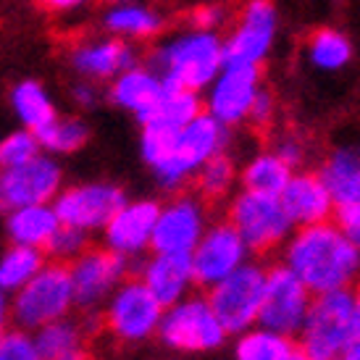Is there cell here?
<instances>
[{
	"label": "cell",
	"instance_id": "1",
	"mask_svg": "<svg viewBox=\"0 0 360 360\" xmlns=\"http://www.w3.org/2000/svg\"><path fill=\"white\" fill-rule=\"evenodd\" d=\"M279 260L313 295L355 290L360 284V248L331 221L295 226L281 245Z\"/></svg>",
	"mask_w": 360,
	"mask_h": 360
},
{
	"label": "cell",
	"instance_id": "2",
	"mask_svg": "<svg viewBox=\"0 0 360 360\" xmlns=\"http://www.w3.org/2000/svg\"><path fill=\"white\" fill-rule=\"evenodd\" d=\"M221 45L224 40L219 32L192 30L153 51L150 69L158 71L160 79L174 87H184L192 92L208 90V84L216 79V74L224 66Z\"/></svg>",
	"mask_w": 360,
	"mask_h": 360
},
{
	"label": "cell",
	"instance_id": "3",
	"mask_svg": "<svg viewBox=\"0 0 360 360\" xmlns=\"http://www.w3.org/2000/svg\"><path fill=\"white\" fill-rule=\"evenodd\" d=\"M231 142H234V129L213 119L208 110H202L176 131L174 150L160 166L153 169V174L163 190L176 192L195 179V174L205 160L229 150Z\"/></svg>",
	"mask_w": 360,
	"mask_h": 360
},
{
	"label": "cell",
	"instance_id": "4",
	"mask_svg": "<svg viewBox=\"0 0 360 360\" xmlns=\"http://www.w3.org/2000/svg\"><path fill=\"white\" fill-rule=\"evenodd\" d=\"M355 290H334L313 295L295 345L310 360H340L352 342Z\"/></svg>",
	"mask_w": 360,
	"mask_h": 360
},
{
	"label": "cell",
	"instance_id": "5",
	"mask_svg": "<svg viewBox=\"0 0 360 360\" xmlns=\"http://www.w3.org/2000/svg\"><path fill=\"white\" fill-rule=\"evenodd\" d=\"M155 334L163 347L181 355H213L229 342V334L210 308L205 292H190L174 305L163 308Z\"/></svg>",
	"mask_w": 360,
	"mask_h": 360
},
{
	"label": "cell",
	"instance_id": "6",
	"mask_svg": "<svg viewBox=\"0 0 360 360\" xmlns=\"http://www.w3.org/2000/svg\"><path fill=\"white\" fill-rule=\"evenodd\" d=\"M226 221L250 248L252 258L279 252L281 245L295 229L279 195L242 190V187L240 192L231 195L229 205H226Z\"/></svg>",
	"mask_w": 360,
	"mask_h": 360
},
{
	"label": "cell",
	"instance_id": "7",
	"mask_svg": "<svg viewBox=\"0 0 360 360\" xmlns=\"http://www.w3.org/2000/svg\"><path fill=\"white\" fill-rule=\"evenodd\" d=\"M266 269H269L266 263L250 258L234 274H229L226 279L205 292L210 308L219 316L221 326L226 329L229 337L258 323L263 290H266Z\"/></svg>",
	"mask_w": 360,
	"mask_h": 360
},
{
	"label": "cell",
	"instance_id": "8",
	"mask_svg": "<svg viewBox=\"0 0 360 360\" xmlns=\"http://www.w3.org/2000/svg\"><path fill=\"white\" fill-rule=\"evenodd\" d=\"M279 34V11L274 0H245L234 27L226 37H221L224 45V66H263L271 48Z\"/></svg>",
	"mask_w": 360,
	"mask_h": 360
},
{
	"label": "cell",
	"instance_id": "9",
	"mask_svg": "<svg viewBox=\"0 0 360 360\" xmlns=\"http://www.w3.org/2000/svg\"><path fill=\"white\" fill-rule=\"evenodd\" d=\"M74 302V284H71V271L63 263H53L40 269L16 297L13 316L16 323L27 329H40L51 321H58L66 316V310Z\"/></svg>",
	"mask_w": 360,
	"mask_h": 360
},
{
	"label": "cell",
	"instance_id": "10",
	"mask_svg": "<svg viewBox=\"0 0 360 360\" xmlns=\"http://www.w3.org/2000/svg\"><path fill=\"white\" fill-rule=\"evenodd\" d=\"M310 300H313V292L281 260L271 263L266 269V290H263L258 323L295 340L305 321Z\"/></svg>",
	"mask_w": 360,
	"mask_h": 360
},
{
	"label": "cell",
	"instance_id": "11",
	"mask_svg": "<svg viewBox=\"0 0 360 360\" xmlns=\"http://www.w3.org/2000/svg\"><path fill=\"white\" fill-rule=\"evenodd\" d=\"M250 258V248L245 245V240L237 234V229L229 221H213L190 252L195 287L208 292L210 287H216L219 281H224Z\"/></svg>",
	"mask_w": 360,
	"mask_h": 360
},
{
	"label": "cell",
	"instance_id": "12",
	"mask_svg": "<svg viewBox=\"0 0 360 360\" xmlns=\"http://www.w3.org/2000/svg\"><path fill=\"white\" fill-rule=\"evenodd\" d=\"M210 224V208L198 192H179L166 205H160L155 226H153V252H184L200 242L202 231Z\"/></svg>",
	"mask_w": 360,
	"mask_h": 360
},
{
	"label": "cell",
	"instance_id": "13",
	"mask_svg": "<svg viewBox=\"0 0 360 360\" xmlns=\"http://www.w3.org/2000/svg\"><path fill=\"white\" fill-rule=\"evenodd\" d=\"M163 305L142 279H127L113 292L105 313V326L121 342H145L158 331Z\"/></svg>",
	"mask_w": 360,
	"mask_h": 360
},
{
	"label": "cell",
	"instance_id": "14",
	"mask_svg": "<svg viewBox=\"0 0 360 360\" xmlns=\"http://www.w3.org/2000/svg\"><path fill=\"white\" fill-rule=\"evenodd\" d=\"M260 87H263V66H248V63L221 66L216 79L208 84V98L202 105L213 119L237 129L248 121L250 105Z\"/></svg>",
	"mask_w": 360,
	"mask_h": 360
},
{
	"label": "cell",
	"instance_id": "15",
	"mask_svg": "<svg viewBox=\"0 0 360 360\" xmlns=\"http://www.w3.org/2000/svg\"><path fill=\"white\" fill-rule=\"evenodd\" d=\"M124 202H127V195L116 184H87V187H74L63 192L53 210L60 224L87 231L105 226Z\"/></svg>",
	"mask_w": 360,
	"mask_h": 360
},
{
	"label": "cell",
	"instance_id": "16",
	"mask_svg": "<svg viewBox=\"0 0 360 360\" xmlns=\"http://www.w3.org/2000/svg\"><path fill=\"white\" fill-rule=\"evenodd\" d=\"M69 271L74 300L79 305H95L105 300V295H110L121 284L127 274V258L110 248H92L82 250Z\"/></svg>",
	"mask_w": 360,
	"mask_h": 360
},
{
	"label": "cell",
	"instance_id": "17",
	"mask_svg": "<svg viewBox=\"0 0 360 360\" xmlns=\"http://www.w3.org/2000/svg\"><path fill=\"white\" fill-rule=\"evenodd\" d=\"M60 187V169L48 158H34L11 166L0 174V195L6 208H24L48 202Z\"/></svg>",
	"mask_w": 360,
	"mask_h": 360
},
{
	"label": "cell",
	"instance_id": "18",
	"mask_svg": "<svg viewBox=\"0 0 360 360\" xmlns=\"http://www.w3.org/2000/svg\"><path fill=\"white\" fill-rule=\"evenodd\" d=\"M158 200L124 202L105 224V245L113 252L124 255L127 260L150 250V237L155 219H158Z\"/></svg>",
	"mask_w": 360,
	"mask_h": 360
},
{
	"label": "cell",
	"instance_id": "19",
	"mask_svg": "<svg viewBox=\"0 0 360 360\" xmlns=\"http://www.w3.org/2000/svg\"><path fill=\"white\" fill-rule=\"evenodd\" d=\"M279 200L295 226H310L334 219V200L326 184L321 181L319 171H292L284 190L279 192Z\"/></svg>",
	"mask_w": 360,
	"mask_h": 360
},
{
	"label": "cell",
	"instance_id": "20",
	"mask_svg": "<svg viewBox=\"0 0 360 360\" xmlns=\"http://www.w3.org/2000/svg\"><path fill=\"white\" fill-rule=\"evenodd\" d=\"M140 279L158 297L163 308L174 305L195 290L190 255H184V252H153L150 258L142 263Z\"/></svg>",
	"mask_w": 360,
	"mask_h": 360
},
{
	"label": "cell",
	"instance_id": "21",
	"mask_svg": "<svg viewBox=\"0 0 360 360\" xmlns=\"http://www.w3.org/2000/svg\"><path fill=\"white\" fill-rule=\"evenodd\" d=\"M319 176L326 184L334 208L360 202V145H340L321 160Z\"/></svg>",
	"mask_w": 360,
	"mask_h": 360
},
{
	"label": "cell",
	"instance_id": "22",
	"mask_svg": "<svg viewBox=\"0 0 360 360\" xmlns=\"http://www.w3.org/2000/svg\"><path fill=\"white\" fill-rule=\"evenodd\" d=\"M205 105L200 101V92L184 90V87H174L166 82V87L160 92V98L153 105L137 113L142 127L155 124V127H171V129H181L184 124H190L198 113H202Z\"/></svg>",
	"mask_w": 360,
	"mask_h": 360
},
{
	"label": "cell",
	"instance_id": "23",
	"mask_svg": "<svg viewBox=\"0 0 360 360\" xmlns=\"http://www.w3.org/2000/svg\"><path fill=\"white\" fill-rule=\"evenodd\" d=\"M137 63V53L124 40H103L95 45H82L74 53V66L95 79H108Z\"/></svg>",
	"mask_w": 360,
	"mask_h": 360
},
{
	"label": "cell",
	"instance_id": "24",
	"mask_svg": "<svg viewBox=\"0 0 360 360\" xmlns=\"http://www.w3.org/2000/svg\"><path fill=\"white\" fill-rule=\"evenodd\" d=\"M166 87V82L160 79L158 71H153L150 66H131V69L121 71L113 87H110V98L116 105L127 110H134V113H142V110L153 105V103L160 98V92Z\"/></svg>",
	"mask_w": 360,
	"mask_h": 360
},
{
	"label": "cell",
	"instance_id": "25",
	"mask_svg": "<svg viewBox=\"0 0 360 360\" xmlns=\"http://www.w3.org/2000/svg\"><path fill=\"white\" fill-rule=\"evenodd\" d=\"M231 340V360H284L297 345L292 337L276 334L266 326H250L229 337Z\"/></svg>",
	"mask_w": 360,
	"mask_h": 360
},
{
	"label": "cell",
	"instance_id": "26",
	"mask_svg": "<svg viewBox=\"0 0 360 360\" xmlns=\"http://www.w3.org/2000/svg\"><path fill=\"white\" fill-rule=\"evenodd\" d=\"M352 53H355L352 40L342 30H334V27L316 30L308 37V45H305L308 63L316 71H323V74L342 71L352 60Z\"/></svg>",
	"mask_w": 360,
	"mask_h": 360
},
{
	"label": "cell",
	"instance_id": "27",
	"mask_svg": "<svg viewBox=\"0 0 360 360\" xmlns=\"http://www.w3.org/2000/svg\"><path fill=\"white\" fill-rule=\"evenodd\" d=\"M292 176V169L274 150H260L240 169L237 184L242 190L266 192V195H279L284 190L287 179Z\"/></svg>",
	"mask_w": 360,
	"mask_h": 360
},
{
	"label": "cell",
	"instance_id": "28",
	"mask_svg": "<svg viewBox=\"0 0 360 360\" xmlns=\"http://www.w3.org/2000/svg\"><path fill=\"white\" fill-rule=\"evenodd\" d=\"M58 216L45 202L40 205H24L16 208L13 216L8 219V234L13 237L16 245H27V248H45L53 231L58 229Z\"/></svg>",
	"mask_w": 360,
	"mask_h": 360
},
{
	"label": "cell",
	"instance_id": "29",
	"mask_svg": "<svg viewBox=\"0 0 360 360\" xmlns=\"http://www.w3.org/2000/svg\"><path fill=\"white\" fill-rule=\"evenodd\" d=\"M237 176H240V166L229 150L213 155L200 166V171L195 174V187L205 202H219L226 200L234 187H237Z\"/></svg>",
	"mask_w": 360,
	"mask_h": 360
},
{
	"label": "cell",
	"instance_id": "30",
	"mask_svg": "<svg viewBox=\"0 0 360 360\" xmlns=\"http://www.w3.org/2000/svg\"><path fill=\"white\" fill-rule=\"evenodd\" d=\"M105 27L116 34L134 37V40H150L163 30V19L155 11L142 6H119L105 16Z\"/></svg>",
	"mask_w": 360,
	"mask_h": 360
},
{
	"label": "cell",
	"instance_id": "31",
	"mask_svg": "<svg viewBox=\"0 0 360 360\" xmlns=\"http://www.w3.org/2000/svg\"><path fill=\"white\" fill-rule=\"evenodd\" d=\"M42 269V252L37 248L16 245L0 258V292L19 290Z\"/></svg>",
	"mask_w": 360,
	"mask_h": 360
},
{
	"label": "cell",
	"instance_id": "32",
	"mask_svg": "<svg viewBox=\"0 0 360 360\" xmlns=\"http://www.w3.org/2000/svg\"><path fill=\"white\" fill-rule=\"evenodd\" d=\"M13 105H16V113L21 116V121L32 131H37L40 127L51 124L56 119L51 98L45 95V90L37 82H21L19 87L13 90Z\"/></svg>",
	"mask_w": 360,
	"mask_h": 360
},
{
	"label": "cell",
	"instance_id": "33",
	"mask_svg": "<svg viewBox=\"0 0 360 360\" xmlns=\"http://www.w3.org/2000/svg\"><path fill=\"white\" fill-rule=\"evenodd\" d=\"M34 137L48 150L71 153L87 142V127L77 119H53L34 131Z\"/></svg>",
	"mask_w": 360,
	"mask_h": 360
},
{
	"label": "cell",
	"instance_id": "34",
	"mask_svg": "<svg viewBox=\"0 0 360 360\" xmlns=\"http://www.w3.org/2000/svg\"><path fill=\"white\" fill-rule=\"evenodd\" d=\"M37 352L42 355V360H53L63 355V352L79 347V326L77 323H69V321H51L40 326V334H37Z\"/></svg>",
	"mask_w": 360,
	"mask_h": 360
},
{
	"label": "cell",
	"instance_id": "35",
	"mask_svg": "<svg viewBox=\"0 0 360 360\" xmlns=\"http://www.w3.org/2000/svg\"><path fill=\"white\" fill-rule=\"evenodd\" d=\"M37 137L30 134V131H16L11 134L8 140L0 142V166L3 169H11V166H19V163H27L37 155Z\"/></svg>",
	"mask_w": 360,
	"mask_h": 360
},
{
	"label": "cell",
	"instance_id": "36",
	"mask_svg": "<svg viewBox=\"0 0 360 360\" xmlns=\"http://www.w3.org/2000/svg\"><path fill=\"white\" fill-rule=\"evenodd\" d=\"M87 248V240H84V231L82 229H74V226H60L53 231V237L48 240L45 245V250L56 255V258H77L82 250Z\"/></svg>",
	"mask_w": 360,
	"mask_h": 360
},
{
	"label": "cell",
	"instance_id": "37",
	"mask_svg": "<svg viewBox=\"0 0 360 360\" xmlns=\"http://www.w3.org/2000/svg\"><path fill=\"white\" fill-rule=\"evenodd\" d=\"M0 360H42V355L27 334L13 331L0 337Z\"/></svg>",
	"mask_w": 360,
	"mask_h": 360
},
{
	"label": "cell",
	"instance_id": "38",
	"mask_svg": "<svg viewBox=\"0 0 360 360\" xmlns=\"http://www.w3.org/2000/svg\"><path fill=\"white\" fill-rule=\"evenodd\" d=\"M274 153H276V155H279V158L284 160L292 171L302 169V166H305V160H308V148H305V142H302L297 134H292V131L281 134L279 140H276Z\"/></svg>",
	"mask_w": 360,
	"mask_h": 360
},
{
	"label": "cell",
	"instance_id": "39",
	"mask_svg": "<svg viewBox=\"0 0 360 360\" xmlns=\"http://www.w3.org/2000/svg\"><path fill=\"white\" fill-rule=\"evenodd\" d=\"M274 116H276V98L271 90L260 87L250 105V113H248V124H252L255 129H269L274 124Z\"/></svg>",
	"mask_w": 360,
	"mask_h": 360
},
{
	"label": "cell",
	"instance_id": "40",
	"mask_svg": "<svg viewBox=\"0 0 360 360\" xmlns=\"http://www.w3.org/2000/svg\"><path fill=\"white\" fill-rule=\"evenodd\" d=\"M224 24H229V11L221 3H205V6L195 8V13H192V27L195 30L219 32Z\"/></svg>",
	"mask_w": 360,
	"mask_h": 360
},
{
	"label": "cell",
	"instance_id": "41",
	"mask_svg": "<svg viewBox=\"0 0 360 360\" xmlns=\"http://www.w3.org/2000/svg\"><path fill=\"white\" fill-rule=\"evenodd\" d=\"M334 224L347 234V240H350L355 248H360V202L334 208Z\"/></svg>",
	"mask_w": 360,
	"mask_h": 360
},
{
	"label": "cell",
	"instance_id": "42",
	"mask_svg": "<svg viewBox=\"0 0 360 360\" xmlns=\"http://www.w3.org/2000/svg\"><path fill=\"white\" fill-rule=\"evenodd\" d=\"M345 360H360V284L355 287V326H352V342L342 355Z\"/></svg>",
	"mask_w": 360,
	"mask_h": 360
},
{
	"label": "cell",
	"instance_id": "43",
	"mask_svg": "<svg viewBox=\"0 0 360 360\" xmlns=\"http://www.w3.org/2000/svg\"><path fill=\"white\" fill-rule=\"evenodd\" d=\"M79 3H84V0H37V6L45 11H69Z\"/></svg>",
	"mask_w": 360,
	"mask_h": 360
},
{
	"label": "cell",
	"instance_id": "44",
	"mask_svg": "<svg viewBox=\"0 0 360 360\" xmlns=\"http://www.w3.org/2000/svg\"><path fill=\"white\" fill-rule=\"evenodd\" d=\"M53 360H92L90 350H84V347H74V350L63 352V355H58V358Z\"/></svg>",
	"mask_w": 360,
	"mask_h": 360
},
{
	"label": "cell",
	"instance_id": "45",
	"mask_svg": "<svg viewBox=\"0 0 360 360\" xmlns=\"http://www.w3.org/2000/svg\"><path fill=\"white\" fill-rule=\"evenodd\" d=\"M284 360H310V358H308V355H305V352L300 350V347H295V350H292L290 355H287V358H284Z\"/></svg>",
	"mask_w": 360,
	"mask_h": 360
},
{
	"label": "cell",
	"instance_id": "46",
	"mask_svg": "<svg viewBox=\"0 0 360 360\" xmlns=\"http://www.w3.org/2000/svg\"><path fill=\"white\" fill-rule=\"evenodd\" d=\"M3 323H6V302H3V295H0V337H3Z\"/></svg>",
	"mask_w": 360,
	"mask_h": 360
},
{
	"label": "cell",
	"instance_id": "47",
	"mask_svg": "<svg viewBox=\"0 0 360 360\" xmlns=\"http://www.w3.org/2000/svg\"><path fill=\"white\" fill-rule=\"evenodd\" d=\"M6 208V202H3V195H0V210Z\"/></svg>",
	"mask_w": 360,
	"mask_h": 360
},
{
	"label": "cell",
	"instance_id": "48",
	"mask_svg": "<svg viewBox=\"0 0 360 360\" xmlns=\"http://www.w3.org/2000/svg\"><path fill=\"white\" fill-rule=\"evenodd\" d=\"M105 3H127V0H105Z\"/></svg>",
	"mask_w": 360,
	"mask_h": 360
},
{
	"label": "cell",
	"instance_id": "49",
	"mask_svg": "<svg viewBox=\"0 0 360 360\" xmlns=\"http://www.w3.org/2000/svg\"><path fill=\"white\" fill-rule=\"evenodd\" d=\"M340 360H345V358H340Z\"/></svg>",
	"mask_w": 360,
	"mask_h": 360
},
{
	"label": "cell",
	"instance_id": "50",
	"mask_svg": "<svg viewBox=\"0 0 360 360\" xmlns=\"http://www.w3.org/2000/svg\"><path fill=\"white\" fill-rule=\"evenodd\" d=\"M337 3H340V0H337Z\"/></svg>",
	"mask_w": 360,
	"mask_h": 360
}]
</instances>
